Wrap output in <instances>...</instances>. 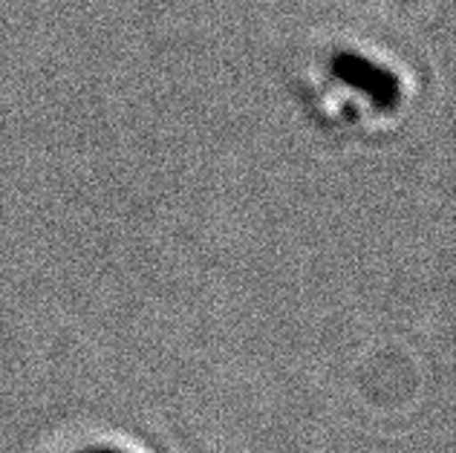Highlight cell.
Wrapping results in <instances>:
<instances>
[{
	"label": "cell",
	"mask_w": 456,
	"mask_h": 453,
	"mask_svg": "<svg viewBox=\"0 0 456 453\" xmlns=\"http://www.w3.org/2000/svg\"><path fill=\"white\" fill-rule=\"evenodd\" d=\"M67 453H139V450L127 448V445H118V442H90V445H76Z\"/></svg>",
	"instance_id": "cell-1"
}]
</instances>
